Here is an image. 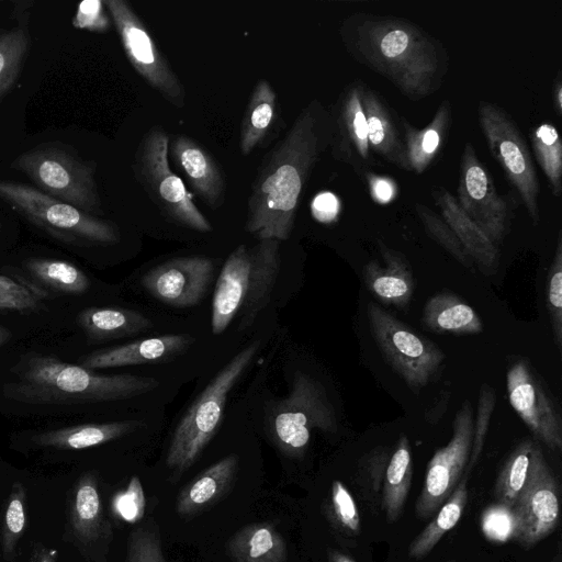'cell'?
Here are the masks:
<instances>
[{
	"mask_svg": "<svg viewBox=\"0 0 562 562\" xmlns=\"http://www.w3.org/2000/svg\"><path fill=\"white\" fill-rule=\"evenodd\" d=\"M472 435V408L469 402H463L454 416L450 441L438 449L428 462L416 502L419 519H427L436 513L454 491L470 458Z\"/></svg>",
	"mask_w": 562,
	"mask_h": 562,
	"instance_id": "9a60e30c",
	"label": "cell"
},
{
	"mask_svg": "<svg viewBox=\"0 0 562 562\" xmlns=\"http://www.w3.org/2000/svg\"><path fill=\"white\" fill-rule=\"evenodd\" d=\"M12 168L24 172L42 192L85 213L100 210L94 167L61 147L43 145L26 151Z\"/></svg>",
	"mask_w": 562,
	"mask_h": 562,
	"instance_id": "9c48e42d",
	"label": "cell"
},
{
	"mask_svg": "<svg viewBox=\"0 0 562 562\" xmlns=\"http://www.w3.org/2000/svg\"><path fill=\"white\" fill-rule=\"evenodd\" d=\"M278 94L267 80H258L248 100L240 125L239 149L245 156L260 146L278 117Z\"/></svg>",
	"mask_w": 562,
	"mask_h": 562,
	"instance_id": "83f0119b",
	"label": "cell"
},
{
	"mask_svg": "<svg viewBox=\"0 0 562 562\" xmlns=\"http://www.w3.org/2000/svg\"><path fill=\"white\" fill-rule=\"evenodd\" d=\"M535 443L531 439L522 440L506 459L494 486L497 503L513 508L529 480Z\"/></svg>",
	"mask_w": 562,
	"mask_h": 562,
	"instance_id": "836d02e7",
	"label": "cell"
},
{
	"mask_svg": "<svg viewBox=\"0 0 562 562\" xmlns=\"http://www.w3.org/2000/svg\"><path fill=\"white\" fill-rule=\"evenodd\" d=\"M384 266L376 260L364 265L362 276L369 291L383 304L406 307L414 294L413 272L405 257L379 241Z\"/></svg>",
	"mask_w": 562,
	"mask_h": 562,
	"instance_id": "603a6c76",
	"label": "cell"
},
{
	"mask_svg": "<svg viewBox=\"0 0 562 562\" xmlns=\"http://www.w3.org/2000/svg\"><path fill=\"white\" fill-rule=\"evenodd\" d=\"M440 216L453 231L474 265L484 273L493 274L499 265V250L485 233L462 211L458 201L445 188L431 191Z\"/></svg>",
	"mask_w": 562,
	"mask_h": 562,
	"instance_id": "cb8c5ba5",
	"label": "cell"
},
{
	"mask_svg": "<svg viewBox=\"0 0 562 562\" xmlns=\"http://www.w3.org/2000/svg\"><path fill=\"white\" fill-rule=\"evenodd\" d=\"M367 316L373 340L390 367L411 389L427 385L445 360L442 350L373 302L368 303Z\"/></svg>",
	"mask_w": 562,
	"mask_h": 562,
	"instance_id": "8fae6325",
	"label": "cell"
},
{
	"mask_svg": "<svg viewBox=\"0 0 562 562\" xmlns=\"http://www.w3.org/2000/svg\"><path fill=\"white\" fill-rule=\"evenodd\" d=\"M560 487L538 443L529 480L513 506L516 540L526 549L552 533L560 520Z\"/></svg>",
	"mask_w": 562,
	"mask_h": 562,
	"instance_id": "5bb4252c",
	"label": "cell"
},
{
	"mask_svg": "<svg viewBox=\"0 0 562 562\" xmlns=\"http://www.w3.org/2000/svg\"><path fill=\"white\" fill-rule=\"evenodd\" d=\"M9 333L0 326V346L8 339Z\"/></svg>",
	"mask_w": 562,
	"mask_h": 562,
	"instance_id": "11a10c76",
	"label": "cell"
},
{
	"mask_svg": "<svg viewBox=\"0 0 562 562\" xmlns=\"http://www.w3.org/2000/svg\"><path fill=\"white\" fill-rule=\"evenodd\" d=\"M280 240L261 239L251 248L239 245L226 259L212 301V331L222 334L238 317L248 328L270 301L280 272Z\"/></svg>",
	"mask_w": 562,
	"mask_h": 562,
	"instance_id": "277c9868",
	"label": "cell"
},
{
	"mask_svg": "<svg viewBox=\"0 0 562 562\" xmlns=\"http://www.w3.org/2000/svg\"><path fill=\"white\" fill-rule=\"evenodd\" d=\"M260 348L255 340L216 374L178 423L169 443L166 463L183 472L196 461L217 432L229 391L238 382Z\"/></svg>",
	"mask_w": 562,
	"mask_h": 562,
	"instance_id": "5b68a950",
	"label": "cell"
},
{
	"mask_svg": "<svg viewBox=\"0 0 562 562\" xmlns=\"http://www.w3.org/2000/svg\"><path fill=\"white\" fill-rule=\"evenodd\" d=\"M168 153L192 191L211 209H217L224 201L226 182L210 151L191 137L176 135L169 140Z\"/></svg>",
	"mask_w": 562,
	"mask_h": 562,
	"instance_id": "ffe728a7",
	"label": "cell"
},
{
	"mask_svg": "<svg viewBox=\"0 0 562 562\" xmlns=\"http://www.w3.org/2000/svg\"><path fill=\"white\" fill-rule=\"evenodd\" d=\"M359 79L347 85L339 94L333 119L331 153L333 157L364 178L376 165L372 155L367 122L360 100Z\"/></svg>",
	"mask_w": 562,
	"mask_h": 562,
	"instance_id": "ac0fdd59",
	"label": "cell"
},
{
	"mask_svg": "<svg viewBox=\"0 0 562 562\" xmlns=\"http://www.w3.org/2000/svg\"><path fill=\"white\" fill-rule=\"evenodd\" d=\"M552 100L558 115L562 113V82L559 74L552 87Z\"/></svg>",
	"mask_w": 562,
	"mask_h": 562,
	"instance_id": "f5cc1de1",
	"label": "cell"
},
{
	"mask_svg": "<svg viewBox=\"0 0 562 562\" xmlns=\"http://www.w3.org/2000/svg\"><path fill=\"white\" fill-rule=\"evenodd\" d=\"M108 533L99 482L85 472L69 490L66 502V537L87 554Z\"/></svg>",
	"mask_w": 562,
	"mask_h": 562,
	"instance_id": "d6986e66",
	"label": "cell"
},
{
	"mask_svg": "<svg viewBox=\"0 0 562 562\" xmlns=\"http://www.w3.org/2000/svg\"><path fill=\"white\" fill-rule=\"evenodd\" d=\"M413 477L411 445L405 435H401L390 456L382 487V508L390 522L396 521L406 504Z\"/></svg>",
	"mask_w": 562,
	"mask_h": 562,
	"instance_id": "1f68e13d",
	"label": "cell"
},
{
	"mask_svg": "<svg viewBox=\"0 0 562 562\" xmlns=\"http://www.w3.org/2000/svg\"><path fill=\"white\" fill-rule=\"evenodd\" d=\"M25 265L34 278L59 292L81 294L90 286L89 278L78 267L65 260L36 258Z\"/></svg>",
	"mask_w": 562,
	"mask_h": 562,
	"instance_id": "8d00e7d4",
	"label": "cell"
},
{
	"mask_svg": "<svg viewBox=\"0 0 562 562\" xmlns=\"http://www.w3.org/2000/svg\"><path fill=\"white\" fill-rule=\"evenodd\" d=\"M125 562H167L155 525H144L131 532Z\"/></svg>",
	"mask_w": 562,
	"mask_h": 562,
	"instance_id": "ee69618b",
	"label": "cell"
},
{
	"mask_svg": "<svg viewBox=\"0 0 562 562\" xmlns=\"http://www.w3.org/2000/svg\"><path fill=\"white\" fill-rule=\"evenodd\" d=\"M312 210L316 218L328 222L337 213V200L331 193H321L314 199Z\"/></svg>",
	"mask_w": 562,
	"mask_h": 562,
	"instance_id": "681fc988",
	"label": "cell"
},
{
	"mask_svg": "<svg viewBox=\"0 0 562 562\" xmlns=\"http://www.w3.org/2000/svg\"><path fill=\"white\" fill-rule=\"evenodd\" d=\"M448 562H454V561H448Z\"/></svg>",
	"mask_w": 562,
	"mask_h": 562,
	"instance_id": "9f6ffc18",
	"label": "cell"
},
{
	"mask_svg": "<svg viewBox=\"0 0 562 562\" xmlns=\"http://www.w3.org/2000/svg\"><path fill=\"white\" fill-rule=\"evenodd\" d=\"M360 100L371 151L397 169L411 171L397 115L384 98L362 80Z\"/></svg>",
	"mask_w": 562,
	"mask_h": 562,
	"instance_id": "44dd1931",
	"label": "cell"
},
{
	"mask_svg": "<svg viewBox=\"0 0 562 562\" xmlns=\"http://www.w3.org/2000/svg\"><path fill=\"white\" fill-rule=\"evenodd\" d=\"M422 323L427 329L440 334L464 335L483 330L475 310L450 292H439L427 300Z\"/></svg>",
	"mask_w": 562,
	"mask_h": 562,
	"instance_id": "f1b7e54d",
	"label": "cell"
},
{
	"mask_svg": "<svg viewBox=\"0 0 562 562\" xmlns=\"http://www.w3.org/2000/svg\"><path fill=\"white\" fill-rule=\"evenodd\" d=\"M495 391L488 384H482L479 393L476 417L473 420V435L470 458L465 468L468 474L476 464L486 438V434L495 408Z\"/></svg>",
	"mask_w": 562,
	"mask_h": 562,
	"instance_id": "7bdbcfd3",
	"label": "cell"
},
{
	"mask_svg": "<svg viewBox=\"0 0 562 562\" xmlns=\"http://www.w3.org/2000/svg\"><path fill=\"white\" fill-rule=\"evenodd\" d=\"M27 494L20 482L12 484L0 526V551L7 562H12L26 529Z\"/></svg>",
	"mask_w": 562,
	"mask_h": 562,
	"instance_id": "d590c367",
	"label": "cell"
},
{
	"mask_svg": "<svg viewBox=\"0 0 562 562\" xmlns=\"http://www.w3.org/2000/svg\"><path fill=\"white\" fill-rule=\"evenodd\" d=\"M411 171L422 175L437 158L452 125V106L448 99L441 101L431 121L417 128L404 116H398Z\"/></svg>",
	"mask_w": 562,
	"mask_h": 562,
	"instance_id": "d4e9b609",
	"label": "cell"
},
{
	"mask_svg": "<svg viewBox=\"0 0 562 562\" xmlns=\"http://www.w3.org/2000/svg\"><path fill=\"white\" fill-rule=\"evenodd\" d=\"M42 292L19 283L9 277L0 276V308L29 311L37 306Z\"/></svg>",
	"mask_w": 562,
	"mask_h": 562,
	"instance_id": "7dc6e473",
	"label": "cell"
},
{
	"mask_svg": "<svg viewBox=\"0 0 562 562\" xmlns=\"http://www.w3.org/2000/svg\"><path fill=\"white\" fill-rule=\"evenodd\" d=\"M228 551L236 562H285L286 546L270 524L248 525L232 537Z\"/></svg>",
	"mask_w": 562,
	"mask_h": 562,
	"instance_id": "4dcf8cb0",
	"label": "cell"
},
{
	"mask_svg": "<svg viewBox=\"0 0 562 562\" xmlns=\"http://www.w3.org/2000/svg\"><path fill=\"white\" fill-rule=\"evenodd\" d=\"M329 562H355V561L338 551H331L329 553Z\"/></svg>",
	"mask_w": 562,
	"mask_h": 562,
	"instance_id": "db71d44e",
	"label": "cell"
},
{
	"mask_svg": "<svg viewBox=\"0 0 562 562\" xmlns=\"http://www.w3.org/2000/svg\"><path fill=\"white\" fill-rule=\"evenodd\" d=\"M169 140L161 126L146 132L135 157L136 178L169 220L198 232H211L212 225L194 204L182 179L170 168Z\"/></svg>",
	"mask_w": 562,
	"mask_h": 562,
	"instance_id": "8992f818",
	"label": "cell"
},
{
	"mask_svg": "<svg viewBox=\"0 0 562 562\" xmlns=\"http://www.w3.org/2000/svg\"><path fill=\"white\" fill-rule=\"evenodd\" d=\"M363 179L369 183L376 201L385 203L394 195V187L386 179L379 178L372 172H369Z\"/></svg>",
	"mask_w": 562,
	"mask_h": 562,
	"instance_id": "f907efd6",
	"label": "cell"
},
{
	"mask_svg": "<svg viewBox=\"0 0 562 562\" xmlns=\"http://www.w3.org/2000/svg\"><path fill=\"white\" fill-rule=\"evenodd\" d=\"M103 3L134 69L167 101L176 106H183V85L130 3L124 0H104Z\"/></svg>",
	"mask_w": 562,
	"mask_h": 562,
	"instance_id": "7c38bea8",
	"label": "cell"
},
{
	"mask_svg": "<svg viewBox=\"0 0 562 562\" xmlns=\"http://www.w3.org/2000/svg\"><path fill=\"white\" fill-rule=\"evenodd\" d=\"M390 456L389 448L376 447L360 460L357 482L364 498L372 506L382 507L383 480Z\"/></svg>",
	"mask_w": 562,
	"mask_h": 562,
	"instance_id": "74e56055",
	"label": "cell"
},
{
	"mask_svg": "<svg viewBox=\"0 0 562 562\" xmlns=\"http://www.w3.org/2000/svg\"><path fill=\"white\" fill-rule=\"evenodd\" d=\"M330 513L334 524L348 537H356L361 529L358 506L345 486L338 480L333 481L330 490Z\"/></svg>",
	"mask_w": 562,
	"mask_h": 562,
	"instance_id": "b9f144b4",
	"label": "cell"
},
{
	"mask_svg": "<svg viewBox=\"0 0 562 562\" xmlns=\"http://www.w3.org/2000/svg\"><path fill=\"white\" fill-rule=\"evenodd\" d=\"M18 381L7 384L8 398L26 404H81L131 398L153 391L159 381L133 374L103 375L54 357L27 355Z\"/></svg>",
	"mask_w": 562,
	"mask_h": 562,
	"instance_id": "3957f363",
	"label": "cell"
},
{
	"mask_svg": "<svg viewBox=\"0 0 562 562\" xmlns=\"http://www.w3.org/2000/svg\"><path fill=\"white\" fill-rule=\"evenodd\" d=\"M0 198L43 229L67 239L114 244L116 227L31 186L0 181Z\"/></svg>",
	"mask_w": 562,
	"mask_h": 562,
	"instance_id": "30bf717a",
	"label": "cell"
},
{
	"mask_svg": "<svg viewBox=\"0 0 562 562\" xmlns=\"http://www.w3.org/2000/svg\"><path fill=\"white\" fill-rule=\"evenodd\" d=\"M78 324L92 340H110L136 335L153 327L142 313L119 307H90L78 316Z\"/></svg>",
	"mask_w": 562,
	"mask_h": 562,
	"instance_id": "f546056e",
	"label": "cell"
},
{
	"mask_svg": "<svg viewBox=\"0 0 562 562\" xmlns=\"http://www.w3.org/2000/svg\"><path fill=\"white\" fill-rule=\"evenodd\" d=\"M457 194L462 211L496 246L502 244L510 231L514 204L498 194L493 177L470 142L461 155Z\"/></svg>",
	"mask_w": 562,
	"mask_h": 562,
	"instance_id": "4fadbf2b",
	"label": "cell"
},
{
	"mask_svg": "<svg viewBox=\"0 0 562 562\" xmlns=\"http://www.w3.org/2000/svg\"><path fill=\"white\" fill-rule=\"evenodd\" d=\"M481 529L485 538L494 542L514 539L515 517L513 509L504 504H494L481 515Z\"/></svg>",
	"mask_w": 562,
	"mask_h": 562,
	"instance_id": "f6af8a7d",
	"label": "cell"
},
{
	"mask_svg": "<svg viewBox=\"0 0 562 562\" xmlns=\"http://www.w3.org/2000/svg\"><path fill=\"white\" fill-rule=\"evenodd\" d=\"M76 29L91 32H105L110 27V20L100 0L81 1L72 19Z\"/></svg>",
	"mask_w": 562,
	"mask_h": 562,
	"instance_id": "c3c4849f",
	"label": "cell"
},
{
	"mask_svg": "<svg viewBox=\"0 0 562 562\" xmlns=\"http://www.w3.org/2000/svg\"><path fill=\"white\" fill-rule=\"evenodd\" d=\"M331 135V114L314 99L258 168L248 200V233L259 240L290 237L303 189Z\"/></svg>",
	"mask_w": 562,
	"mask_h": 562,
	"instance_id": "6da1fadb",
	"label": "cell"
},
{
	"mask_svg": "<svg viewBox=\"0 0 562 562\" xmlns=\"http://www.w3.org/2000/svg\"><path fill=\"white\" fill-rule=\"evenodd\" d=\"M547 308L549 311L553 340L561 350L562 347V236H558L557 248L553 255L547 289Z\"/></svg>",
	"mask_w": 562,
	"mask_h": 562,
	"instance_id": "60d3db41",
	"label": "cell"
},
{
	"mask_svg": "<svg viewBox=\"0 0 562 562\" xmlns=\"http://www.w3.org/2000/svg\"><path fill=\"white\" fill-rule=\"evenodd\" d=\"M269 430L278 447L292 457L302 456L313 429L337 430V418L323 385L297 371L290 394L277 402L269 413Z\"/></svg>",
	"mask_w": 562,
	"mask_h": 562,
	"instance_id": "52a82bcc",
	"label": "cell"
},
{
	"mask_svg": "<svg viewBox=\"0 0 562 562\" xmlns=\"http://www.w3.org/2000/svg\"><path fill=\"white\" fill-rule=\"evenodd\" d=\"M479 124L488 149L516 189L533 225L540 222L537 171L517 123L501 105L480 100Z\"/></svg>",
	"mask_w": 562,
	"mask_h": 562,
	"instance_id": "ba28073f",
	"label": "cell"
},
{
	"mask_svg": "<svg viewBox=\"0 0 562 562\" xmlns=\"http://www.w3.org/2000/svg\"><path fill=\"white\" fill-rule=\"evenodd\" d=\"M237 465V456L232 453L202 471L181 490L177 512L193 515L218 501L232 486Z\"/></svg>",
	"mask_w": 562,
	"mask_h": 562,
	"instance_id": "484cf974",
	"label": "cell"
},
{
	"mask_svg": "<svg viewBox=\"0 0 562 562\" xmlns=\"http://www.w3.org/2000/svg\"><path fill=\"white\" fill-rule=\"evenodd\" d=\"M194 342L186 334L164 335L89 353L81 366L89 370L161 362L184 352Z\"/></svg>",
	"mask_w": 562,
	"mask_h": 562,
	"instance_id": "7402d4cb",
	"label": "cell"
},
{
	"mask_svg": "<svg viewBox=\"0 0 562 562\" xmlns=\"http://www.w3.org/2000/svg\"><path fill=\"white\" fill-rule=\"evenodd\" d=\"M215 262L203 256L172 258L146 272L142 284L154 297L175 307L196 305L213 280Z\"/></svg>",
	"mask_w": 562,
	"mask_h": 562,
	"instance_id": "e0dca14e",
	"label": "cell"
},
{
	"mask_svg": "<svg viewBox=\"0 0 562 562\" xmlns=\"http://www.w3.org/2000/svg\"><path fill=\"white\" fill-rule=\"evenodd\" d=\"M140 426L134 420L82 424L36 434L32 441L40 448L80 450L121 438Z\"/></svg>",
	"mask_w": 562,
	"mask_h": 562,
	"instance_id": "4316f807",
	"label": "cell"
},
{
	"mask_svg": "<svg viewBox=\"0 0 562 562\" xmlns=\"http://www.w3.org/2000/svg\"><path fill=\"white\" fill-rule=\"evenodd\" d=\"M29 48V36L15 29L0 36V97L12 87Z\"/></svg>",
	"mask_w": 562,
	"mask_h": 562,
	"instance_id": "ab89813d",
	"label": "cell"
},
{
	"mask_svg": "<svg viewBox=\"0 0 562 562\" xmlns=\"http://www.w3.org/2000/svg\"><path fill=\"white\" fill-rule=\"evenodd\" d=\"M146 499L142 483L137 475H133L127 488L113 498V510L124 521L135 524L144 517Z\"/></svg>",
	"mask_w": 562,
	"mask_h": 562,
	"instance_id": "bcb514c9",
	"label": "cell"
},
{
	"mask_svg": "<svg viewBox=\"0 0 562 562\" xmlns=\"http://www.w3.org/2000/svg\"><path fill=\"white\" fill-rule=\"evenodd\" d=\"M506 387L512 407L533 436L549 449L560 451L561 417L526 361H517L508 369Z\"/></svg>",
	"mask_w": 562,
	"mask_h": 562,
	"instance_id": "2e32d148",
	"label": "cell"
},
{
	"mask_svg": "<svg viewBox=\"0 0 562 562\" xmlns=\"http://www.w3.org/2000/svg\"><path fill=\"white\" fill-rule=\"evenodd\" d=\"M339 34L358 64L391 82L408 100L434 94L449 71L443 44L407 19L355 12L341 22Z\"/></svg>",
	"mask_w": 562,
	"mask_h": 562,
	"instance_id": "7a4b0ae2",
	"label": "cell"
},
{
	"mask_svg": "<svg viewBox=\"0 0 562 562\" xmlns=\"http://www.w3.org/2000/svg\"><path fill=\"white\" fill-rule=\"evenodd\" d=\"M416 213L427 235L468 269L475 267L473 260L443 218L422 203L415 204Z\"/></svg>",
	"mask_w": 562,
	"mask_h": 562,
	"instance_id": "f35d334b",
	"label": "cell"
},
{
	"mask_svg": "<svg viewBox=\"0 0 562 562\" xmlns=\"http://www.w3.org/2000/svg\"><path fill=\"white\" fill-rule=\"evenodd\" d=\"M467 503L468 487L465 480H462L441 505L437 516L412 541L408 555L416 560L427 557L441 538L459 522Z\"/></svg>",
	"mask_w": 562,
	"mask_h": 562,
	"instance_id": "d6a6232c",
	"label": "cell"
},
{
	"mask_svg": "<svg viewBox=\"0 0 562 562\" xmlns=\"http://www.w3.org/2000/svg\"><path fill=\"white\" fill-rule=\"evenodd\" d=\"M31 562H57V560L53 550L41 543H36L33 547Z\"/></svg>",
	"mask_w": 562,
	"mask_h": 562,
	"instance_id": "816d5d0a",
	"label": "cell"
},
{
	"mask_svg": "<svg viewBox=\"0 0 562 562\" xmlns=\"http://www.w3.org/2000/svg\"><path fill=\"white\" fill-rule=\"evenodd\" d=\"M536 159L548 179L552 194L562 193V143L557 127L550 122H541L530 133Z\"/></svg>",
	"mask_w": 562,
	"mask_h": 562,
	"instance_id": "e575fe53",
	"label": "cell"
}]
</instances>
